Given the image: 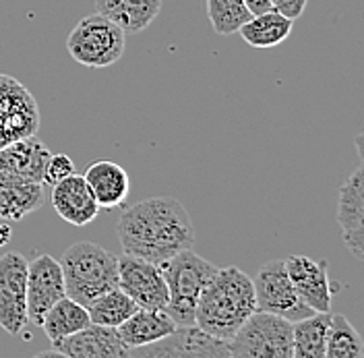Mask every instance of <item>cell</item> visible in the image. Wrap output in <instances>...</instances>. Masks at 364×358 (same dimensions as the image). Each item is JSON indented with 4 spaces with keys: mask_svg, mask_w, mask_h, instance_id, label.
<instances>
[{
    "mask_svg": "<svg viewBox=\"0 0 364 358\" xmlns=\"http://www.w3.org/2000/svg\"><path fill=\"white\" fill-rule=\"evenodd\" d=\"M116 232L124 255L164 263L195 245V226L174 197H149L122 209Z\"/></svg>",
    "mask_w": 364,
    "mask_h": 358,
    "instance_id": "1",
    "label": "cell"
},
{
    "mask_svg": "<svg viewBox=\"0 0 364 358\" xmlns=\"http://www.w3.org/2000/svg\"><path fill=\"white\" fill-rule=\"evenodd\" d=\"M257 311L252 278L238 268H218L195 309V325L220 339H232Z\"/></svg>",
    "mask_w": 364,
    "mask_h": 358,
    "instance_id": "2",
    "label": "cell"
},
{
    "mask_svg": "<svg viewBox=\"0 0 364 358\" xmlns=\"http://www.w3.org/2000/svg\"><path fill=\"white\" fill-rule=\"evenodd\" d=\"M68 298L87 307L104 292L118 288V257L104 246L79 241L60 259Z\"/></svg>",
    "mask_w": 364,
    "mask_h": 358,
    "instance_id": "3",
    "label": "cell"
},
{
    "mask_svg": "<svg viewBox=\"0 0 364 358\" xmlns=\"http://www.w3.org/2000/svg\"><path fill=\"white\" fill-rule=\"evenodd\" d=\"M159 269L170 294L168 307L164 311L174 319L176 325H195L197 300L218 268L199 257L193 248H184L168 261L159 263Z\"/></svg>",
    "mask_w": 364,
    "mask_h": 358,
    "instance_id": "4",
    "label": "cell"
},
{
    "mask_svg": "<svg viewBox=\"0 0 364 358\" xmlns=\"http://www.w3.org/2000/svg\"><path fill=\"white\" fill-rule=\"evenodd\" d=\"M127 48V33L104 15L83 17L70 31L67 50L70 58L87 68L116 65Z\"/></svg>",
    "mask_w": 364,
    "mask_h": 358,
    "instance_id": "5",
    "label": "cell"
},
{
    "mask_svg": "<svg viewBox=\"0 0 364 358\" xmlns=\"http://www.w3.org/2000/svg\"><path fill=\"white\" fill-rule=\"evenodd\" d=\"M234 358H292V321L255 311L230 339Z\"/></svg>",
    "mask_w": 364,
    "mask_h": 358,
    "instance_id": "6",
    "label": "cell"
},
{
    "mask_svg": "<svg viewBox=\"0 0 364 358\" xmlns=\"http://www.w3.org/2000/svg\"><path fill=\"white\" fill-rule=\"evenodd\" d=\"M252 286H255L257 311L279 315L292 323L315 313L298 296L294 284L286 271L284 259H273L269 263L261 265L252 280Z\"/></svg>",
    "mask_w": 364,
    "mask_h": 358,
    "instance_id": "7",
    "label": "cell"
},
{
    "mask_svg": "<svg viewBox=\"0 0 364 358\" xmlns=\"http://www.w3.org/2000/svg\"><path fill=\"white\" fill-rule=\"evenodd\" d=\"M129 357L147 358H230V342L203 332L197 325H178L158 342L129 350Z\"/></svg>",
    "mask_w": 364,
    "mask_h": 358,
    "instance_id": "8",
    "label": "cell"
},
{
    "mask_svg": "<svg viewBox=\"0 0 364 358\" xmlns=\"http://www.w3.org/2000/svg\"><path fill=\"white\" fill-rule=\"evenodd\" d=\"M40 108L31 91L11 75H0V147L38 133Z\"/></svg>",
    "mask_w": 364,
    "mask_h": 358,
    "instance_id": "9",
    "label": "cell"
},
{
    "mask_svg": "<svg viewBox=\"0 0 364 358\" xmlns=\"http://www.w3.org/2000/svg\"><path fill=\"white\" fill-rule=\"evenodd\" d=\"M27 323V259L13 251L0 257V327L19 336Z\"/></svg>",
    "mask_w": 364,
    "mask_h": 358,
    "instance_id": "10",
    "label": "cell"
},
{
    "mask_svg": "<svg viewBox=\"0 0 364 358\" xmlns=\"http://www.w3.org/2000/svg\"><path fill=\"white\" fill-rule=\"evenodd\" d=\"M118 288L124 290L139 309H151L164 311L168 307V284L164 280V273L156 263L124 255L118 257Z\"/></svg>",
    "mask_w": 364,
    "mask_h": 358,
    "instance_id": "11",
    "label": "cell"
},
{
    "mask_svg": "<svg viewBox=\"0 0 364 358\" xmlns=\"http://www.w3.org/2000/svg\"><path fill=\"white\" fill-rule=\"evenodd\" d=\"M40 357L124 358L129 357V346L120 339L116 327L90 323L70 336L52 342V348L40 352Z\"/></svg>",
    "mask_w": 364,
    "mask_h": 358,
    "instance_id": "12",
    "label": "cell"
},
{
    "mask_svg": "<svg viewBox=\"0 0 364 358\" xmlns=\"http://www.w3.org/2000/svg\"><path fill=\"white\" fill-rule=\"evenodd\" d=\"M65 292L60 261L52 255H40L27 261V319L33 325L42 323L44 313Z\"/></svg>",
    "mask_w": 364,
    "mask_h": 358,
    "instance_id": "13",
    "label": "cell"
},
{
    "mask_svg": "<svg viewBox=\"0 0 364 358\" xmlns=\"http://www.w3.org/2000/svg\"><path fill=\"white\" fill-rule=\"evenodd\" d=\"M338 222L341 238L354 259L364 257V177L363 164L341 184L338 197Z\"/></svg>",
    "mask_w": 364,
    "mask_h": 358,
    "instance_id": "14",
    "label": "cell"
},
{
    "mask_svg": "<svg viewBox=\"0 0 364 358\" xmlns=\"http://www.w3.org/2000/svg\"><path fill=\"white\" fill-rule=\"evenodd\" d=\"M286 261V271L294 284L298 296L315 311H331V288L327 275V261H315L306 255H292Z\"/></svg>",
    "mask_w": 364,
    "mask_h": 358,
    "instance_id": "15",
    "label": "cell"
},
{
    "mask_svg": "<svg viewBox=\"0 0 364 358\" xmlns=\"http://www.w3.org/2000/svg\"><path fill=\"white\" fill-rule=\"evenodd\" d=\"M50 201H52L54 211L67 224L77 226V228L91 224L100 214V205L91 193L87 180L83 179V174H77V172H73L70 177L52 186Z\"/></svg>",
    "mask_w": 364,
    "mask_h": 358,
    "instance_id": "16",
    "label": "cell"
},
{
    "mask_svg": "<svg viewBox=\"0 0 364 358\" xmlns=\"http://www.w3.org/2000/svg\"><path fill=\"white\" fill-rule=\"evenodd\" d=\"M46 201L44 182L0 170V220L19 222Z\"/></svg>",
    "mask_w": 364,
    "mask_h": 358,
    "instance_id": "17",
    "label": "cell"
},
{
    "mask_svg": "<svg viewBox=\"0 0 364 358\" xmlns=\"http://www.w3.org/2000/svg\"><path fill=\"white\" fill-rule=\"evenodd\" d=\"M83 179L87 180L100 209L122 207L129 199L131 193L129 172L112 159H95L85 170Z\"/></svg>",
    "mask_w": 364,
    "mask_h": 358,
    "instance_id": "18",
    "label": "cell"
},
{
    "mask_svg": "<svg viewBox=\"0 0 364 358\" xmlns=\"http://www.w3.org/2000/svg\"><path fill=\"white\" fill-rule=\"evenodd\" d=\"M48 157L50 149L46 147L44 141L38 139V135H29L0 147V170L42 182Z\"/></svg>",
    "mask_w": 364,
    "mask_h": 358,
    "instance_id": "19",
    "label": "cell"
},
{
    "mask_svg": "<svg viewBox=\"0 0 364 358\" xmlns=\"http://www.w3.org/2000/svg\"><path fill=\"white\" fill-rule=\"evenodd\" d=\"M161 11V0H95V13L114 21L124 33H141Z\"/></svg>",
    "mask_w": 364,
    "mask_h": 358,
    "instance_id": "20",
    "label": "cell"
},
{
    "mask_svg": "<svg viewBox=\"0 0 364 358\" xmlns=\"http://www.w3.org/2000/svg\"><path fill=\"white\" fill-rule=\"evenodd\" d=\"M178 325L166 311H151V309H136L124 323L116 327L120 339L129 346V350L141 348L147 344L158 342L159 337L168 336Z\"/></svg>",
    "mask_w": 364,
    "mask_h": 358,
    "instance_id": "21",
    "label": "cell"
},
{
    "mask_svg": "<svg viewBox=\"0 0 364 358\" xmlns=\"http://www.w3.org/2000/svg\"><path fill=\"white\" fill-rule=\"evenodd\" d=\"M90 323L91 319L90 313H87V307H83L81 302L68 298L65 294L46 311L40 327L44 330L46 337L50 342H56V339H63V337L87 327Z\"/></svg>",
    "mask_w": 364,
    "mask_h": 358,
    "instance_id": "22",
    "label": "cell"
},
{
    "mask_svg": "<svg viewBox=\"0 0 364 358\" xmlns=\"http://www.w3.org/2000/svg\"><path fill=\"white\" fill-rule=\"evenodd\" d=\"M292 27H294L292 19L269 9L265 13L252 15L249 21L238 29V33L250 48H275L288 40V36L292 33Z\"/></svg>",
    "mask_w": 364,
    "mask_h": 358,
    "instance_id": "23",
    "label": "cell"
},
{
    "mask_svg": "<svg viewBox=\"0 0 364 358\" xmlns=\"http://www.w3.org/2000/svg\"><path fill=\"white\" fill-rule=\"evenodd\" d=\"M329 313H313L292 323V358H325Z\"/></svg>",
    "mask_w": 364,
    "mask_h": 358,
    "instance_id": "24",
    "label": "cell"
},
{
    "mask_svg": "<svg viewBox=\"0 0 364 358\" xmlns=\"http://www.w3.org/2000/svg\"><path fill=\"white\" fill-rule=\"evenodd\" d=\"M136 309H139V305L120 288L104 292L102 296H97L87 305L91 323L106 325V327H118L120 323H124L131 315L135 313Z\"/></svg>",
    "mask_w": 364,
    "mask_h": 358,
    "instance_id": "25",
    "label": "cell"
},
{
    "mask_svg": "<svg viewBox=\"0 0 364 358\" xmlns=\"http://www.w3.org/2000/svg\"><path fill=\"white\" fill-rule=\"evenodd\" d=\"M325 358H364L363 337L343 315H331Z\"/></svg>",
    "mask_w": 364,
    "mask_h": 358,
    "instance_id": "26",
    "label": "cell"
},
{
    "mask_svg": "<svg viewBox=\"0 0 364 358\" xmlns=\"http://www.w3.org/2000/svg\"><path fill=\"white\" fill-rule=\"evenodd\" d=\"M207 17L215 33L232 36L249 21L252 13L245 0H207Z\"/></svg>",
    "mask_w": 364,
    "mask_h": 358,
    "instance_id": "27",
    "label": "cell"
},
{
    "mask_svg": "<svg viewBox=\"0 0 364 358\" xmlns=\"http://www.w3.org/2000/svg\"><path fill=\"white\" fill-rule=\"evenodd\" d=\"M73 172H75V164L67 154H50L48 162H46L42 182H44V186H54L56 182L70 177Z\"/></svg>",
    "mask_w": 364,
    "mask_h": 358,
    "instance_id": "28",
    "label": "cell"
},
{
    "mask_svg": "<svg viewBox=\"0 0 364 358\" xmlns=\"http://www.w3.org/2000/svg\"><path fill=\"white\" fill-rule=\"evenodd\" d=\"M306 2L309 0H272V9L277 11V13H282L284 17L296 21V19L302 17V13L306 9Z\"/></svg>",
    "mask_w": 364,
    "mask_h": 358,
    "instance_id": "29",
    "label": "cell"
},
{
    "mask_svg": "<svg viewBox=\"0 0 364 358\" xmlns=\"http://www.w3.org/2000/svg\"><path fill=\"white\" fill-rule=\"evenodd\" d=\"M245 4L249 6L252 15H259V13H265L272 9V0H245Z\"/></svg>",
    "mask_w": 364,
    "mask_h": 358,
    "instance_id": "30",
    "label": "cell"
},
{
    "mask_svg": "<svg viewBox=\"0 0 364 358\" xmlns=\"http://www.w3.org/2000/svg\"><path fill=\"white\" fill-rule=\"evenodd\" d=\"M11 236H13V230H11V226L2 220V222H0V246L6 245V243L11 241Z\"/></svg>",
    "mask_w": 364,
    "mask_h": 358,
    "instance_id": "31",
    "label": "cell"
}]
</instances>
